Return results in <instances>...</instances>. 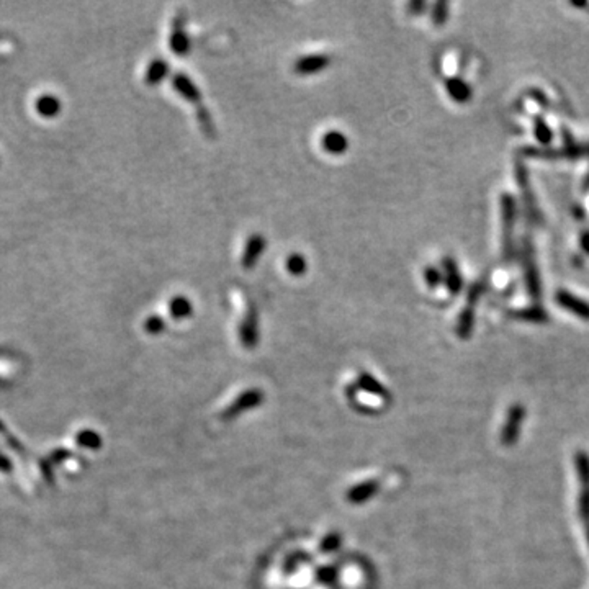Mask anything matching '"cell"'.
Here are the masks:
<instances>
[{
    "instance_id": "18",
    "label": "cell",
    "mask_w": 589,
    "mask_h": 589,
    "mask_svg": "<svg viewBox=\"0 0 589 589\" xmlns=\"http://www.w3.org/2000/svg\"><path fill=\"white\" fill-rule=\"evenodd\" d=\"M343 544V537L339 534H335V532H331L324 539L321 540V544H319V552H321L323 555H328V554H333Z\"/></svg>"
},
{
    "instance_id": "24",
    "label": "cell",
    "mask_w": 589,
    "mask_h": 589,
    "mask_svg": "<svg viewBox=\"0 0 589 589\" xmlns=\"http://www.w3.org/2000/svg\"><path fill=\"white\" fill-rule=\"evenodd\" d=\"M407 8L415 10V12H422V10L426 8V4L424 2H412V4L407 5Z\"/></svg>"
},
{
    "instance_id": "1",
    "label": "cell",
    "mask_w": 589,
    "mask_h": 589,
    "mask_svg": "<svg viewBox=\"0 0 589 589\" xmlns=\"http://www.w3.org/2000/svg\"><path fill=\"white\" fill-rule=\"evenodd\" d=\"M575 465L578 470V478L581 483L580 491V516L585 524L586 539L589 544V456L586 452H578L575 456Z\"/></svg>"
},
{
    "instance_id": "2",
    "label": "cell",
    "mask_w": 589,
    "mask_h": 589,
    "mask_svg": "<svg viewBox=\"0 0 589 589\" xmlns=\"http://www.w3.org/2000/svg\"><path fill=\"white\" fill-rule=\"evenodd\" d=\"M169 48L179 58L189 56L190 49H192V41H190L187 32V15H185V12H179L172 20V27H170L169 35Z\"/></svg>"
},
{
    "instance_id": "16",
    "label": "cell",
    "mask_w": 589,
    "mask_h": 589,
    "mask_svg": "<svg viewBox=\"0 0 589 589\" xmlns=\"http://www.w3.org/2000/svg\"><path fill=\"white\" fill-rule=\"evenodd\" d=\"M196 120H198L201 130H203L206 136H208V138L216 136V126H215L213 118H211L210 110H206L203 105L196 108Z\"/></svg>"
},
{
    "instance_id": "13",
    "label": "cell",
    "mask_w": 589,
    "mask_h": 589,
    "mask_svg": "<svg viewBox=\"0 0 589 589\" xmlns=\"http://www.w3.org/2000/svg\"><path fill=\"white\" fill-rule=\"evenodd\" d=\"M357 386L360 390L370 393V395L381 398V400H388L390 398L388 390H386L374 375L369 374V371H360L357 376Z\"/></svg>"
},
{
    "instance_id": "8",
    "label": "cell",
    "mask_w": 589,
    "mask_h": 589,
    "mask_svg": "<svg viewBox=\"0 0 589 589\" xmlns=\"http://www.w3.org/2000/svg\"><path fill=\"white\" fill-rule=\"evenodd\" d=\"M331 58L328 54H308L294 61L293 72L297 76H313L328 69Z\"/></svg>"
},
{
    "instance_id": "6",
    "label": "cell",
    "mask_w": 589,
    "mask_h": 589,
    "mask_svg": "<svg viewBox=\"0 0 589 589\" xmlns=\"http://www.w3.org/2000/svg\"><path fill=\"white\" fill-rule=\"evenodd\" d=\"M267 249V239L266 236L261 234V232H254L247 237L244 251H242L241 256V266L244 270H252L257 263H259L261 257Z\"/></svg>"
},
{
    "instance_id": "14",
    "label": "cell",
    "mask_w": 589,
    "mask_h": 589,
    "mask_svg": "<svg viewBox=\"0 0 589 589\" xmlns=\"http://www.w3.org/2000/svg\"><path fill=\"white\" fill-rule=\"evenodd\" d=\"M285 268L292 273L293 277L304 275V273H307V270H308L307 257H304L303 254H298V252H293V254L287 257Z\"/></svg>"
},
{
    "instance_id": "19",
    "label": "cell",
    "mask_w": 589,
    "mask_h": 589,
    "mask_svg": "<svg viewBox=\"0 0 589 589\" xmlns=\"http://www.w3.org/2000/svg\"><path fill=\"white\" fill-rule=\"evenodd\" d=\"M144 331L153 335L162 334L165 331V319L162 316H159V314H153V316H149L146 319V323H144Z\"/></svg>"
},
{
    "instance_id": "7",
    "label": "cell",
    "mask_w": 589,
    "mask_h": 589,
    "mask_svg": "<svg viewBox=\"0 0 589 589\" xmlns=\"http://www.w3.org/2000/svg\"><path fill=\"white\" fill-rule=\"evenodd\" d=\"M172 87L184 100L192 103L195 108L203 105V103H201V92L198 85H196L185 72H175L172 76Z\"/></svg>"
},
{
    "instance_id": "17",
    "label": "cell",
    "mask_w": 589,
    "mask_h": 589,
    "mask_svg": "<svg viewBox=\"0 0 589 589\" xmlns=\"http://www.w3.org/2000/svg\"><path fill=\"white\" fill-rule=\"evenodd\" d=\"M446 85H447L448 94H451V97L453 98V100L463 102L465 98L468 97V87L465 85L462 81H458V79H448L446 82Z\"/></svg>"
},
{
    "instance_id": "5",
    "label": "cell",
    "mask_w": 589,
    "mask_h": 589,
    "mask_svg": "<svg viewBox=\"0 0 589 589\" xmlns=\"http://www.w3.org/2000/svg\"><path fill=\"white\" fill-rule=\"evenodd\" d=\"M525 417V407L523 405H513L509 407L508 416H506V422L503 426V434H501V442L504 446H514L516 441L519 439L520 434V426H523V421Z\"/></svg>"
},
{
    "instance_id": "12",
    "label": "cell",
    "mask_w": 589,
    "mask_h": 589,
    "mask_svg": "<svg viewBox=\"0 0 589 589\" xmlns=\"http://www.w3.org/2000/svg\"><path fill=\"white\" fill-rule=\"evenodd\" d=\"M169 63L162 58H156L151 61V64L148 66L146 76H144V82L149 87H156L161 84V82L169 76Z\"/></svg>"
},
{
    "instance_id": "3",
    "label": "cell",
    "mask_w": 589,
    "mask_h": 589,
    "mask_svg": "<svg viewBox=\"0 0 589 589\" xmlns=\"http://www.w3.org/2000/svg\"><path fill=\"white\" fill-rule=\"evenodd\" d=\"M239 339L244 349H254L259 344V311L252 302L247 303L244 318L239 324Z\"/></svg>"
},
{
    "instance_id": "23",
    "label": "cell",
    "mask_w": 589,
    "mask_h": 589,
    "mask_svg": "<svg viewBox=\"0 0 589 589\" xmlns=\"http://www.w3.org/2000/svg\"><path fill=\"white\" fill-rule=\"evenodd\" d=\"M432 18L437 25L442 23L444 20H447V5L446 4H437L436 7H434Z\"/></svg>"
},
{
    "instance_id": "15",
    "label": "cell",
    "mask_w": 589,
    "mask_h": 589,
    "mask_svg": "<svg viewBox=\"0 0 589 589\" xmlns=\"http://www.w3.org/2000/svg\"><path fill=\"white\" fill-rule=\"evenodd\" d=\"M444 268H446V282H447L448 290H451L452 293H457L460 290V287H462V278H460L457 266L453 263L452 259H446L444 261Z\"/></svg>"
},
{
    "instance_id": "20",
    "label": "cell",
    "mask_w": 589,
    "mask_h": 589,
    "mask_svg": "<svg viewBox=\"0 0 589 589\" xmlns=\"http://www.w3.org/2000/svg\"><path fill=\"white\" fill-rule=\"evenodd\" d=\"M318 581L324 583V585H329V583H333L335 580V576H338V570H335L334 566H323L318 570Z\"/></svg>"
},
{
    "instance_id": "11",
    "label": "cell",
    "mask_w": 589,
    "mask_h": 589,
    "mask_svg": "<svg viewBox=\"0 0 589 589\" xmlns=\"http://www.w3.org/2000/svg\"><path fill=\"white\" fill-rule=\"evenodd\" d=\"M169 313L170 318L175 319V321L190 319L194 316V304L185 294H175L169 302Z\"/></svg>"
},
{
    "instance_id": "22",
    "label": "cell",
    "mask_w": 589,
    "mask_h": 589,
    "mask_svg": "<svg viewBox=\"0 0 589 589\" xmlns=\"http://www.w3.org/2000/svg\"><path fill=\"white\" fill-rule=\"evenodd\" d=\"M424 280L429 287L436 288L439 287V283L442 282V275L436 267H427L424 270Z\"/></svg>"
},
{
    "instance_id": "10",
    "label": "cell",
    "mask_w": 589,
    "mask_h": 589,
    "mask_svg": "<svg viewBox=\"0 0 589 589\" xmlns=\"http://www.w3.org/2000/svg\"><path fill=\"white\" fill-rule=\"evenodd\" d=\"M321 148H323V151H326L328 154L340 156V154L347 153L349 138L345 136L343 131H338V130L326 131L321 136Z\"/></svg>"
},
{
    "instance_id": "4",
    "label": "cell",
    "mask_w": 589,
    "mask_h": 589,
    "mask_svg": "<svg viewBox=\"0 0 589 589\" xmlns=\"http://www.w3.org/2000/svg\"><path fill=\"white\" fill-rule=\"evenodd\" d=\"M262 401H263V391L262 390H259V388L246 390V391H242L241 395L236 398V400L231 401V405L223 411L221 417H223V420H226V421H230V420H232V417L242 415V412L254 410V407L259 406Z\"/></svg>"
},
{
    "instance_id": "21",
    "label": "cell",
    "mask_w": 589,
    "mask_h": 589,
    "mask_svg": "<svg viewBox=\"0 0 589 589\" xmlns=\"http://www.w3.org/2000/svg\"><path fill=\"white\" fill-rule=\"evenodd\" d=\"M38 110L43 113V115H51V113H56V110H58V102H56V98L51 97L41 98L38 102Z\"/></svg>"
},
{
    "instance_id": "9",
    "label": "cell",
    "mask_w": 589,
    "mask_h": 589,
    "mask_svg": "<svg viewBox=\"0 0 589 589\" xmlns=\"http://www.w3.org/2000/svg\"><path fill=\"white\" fill-rule=\"evenodd\" d=\"M380 491V483L376 480H367V482L359 483L357 487H352L347 494H345V499L350 504H364L367 501H370L374 496Z\"/></svg>"
}]
</instances>
